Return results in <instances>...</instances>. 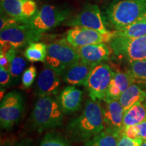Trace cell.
<instances>
[{"instance_id":"cell-1","label":"cell","mask_w":146,"mask_h":146,"mask_svg":"<svg viewBox=\"0 0 146 146\" xmlns=\"http://www.w3.org/2000/svg\"><path fill=\"white\" fill-rule=\"evenodd\" d=\"M104 130L102 104L100 100L89 99L83 112L67 125L66 132L72 140L78 142L89 141Z\"/></svg>"},{"instance_id":"cell-2","label":"cell","mask_w":146,"mask_h":146,"mask_svg":"<svg viewBox=\"0 0 146 146\" xmlns=\"http://www.w3.org/2000/svg\"><path fill=\"white\" fill-rule=\"evenodd\" d=\"M104 13L105 21L115 30H118L146 13V0H114Z\"/></svg>"},{"instance_id":"cell-3","label":"cell","mask_w":146,"mask_h":146,"mask_svg":"<svg viewBox=\"0 0 146 146\" xmlns=\"http://www.w3.org/2000/svg\"><path fill=\"white\" fill-rule=\"evenodd\" d=\"M63 111L54 96L39 97L35 104L31 116V123L35 130L41 133L62 125Z\"/></svg>"},{"instance_id":"cell-4","label":"cell","mask_w":146,"mask_h":146,"mask_svg":"<svg viewBox=\"0 0 146 146\" xmlns=\"http://www.w3.org/2000/svg\"><path fill=\"white\" fill-rule=\"evenodd\" d=\"M81 60L75 47L66 39H61L47 45V56L45 62L52 67L60 75L68 67Z\"/></svg>"},{"instance_id":"cell-5","label":"cell","mask_w":146,"mask_h":146,"mask_svg":"<svg viewBox=\"0 0 146 146\" xmlns=\"http://www.w3.org/2000/svg\"><path fill=\"white\" fill-rule=\"evenodd\" d=\"M70 11L51 5H44L35 14L25 21L33 29L40 33H44L56 28L70 18Z\"/></svg>"},{"instance_id":"cell-6","label":"cell","mask_w":146,"mask_h":146,"mask_svg":"<svg viewBox=\"0 0 146 146\" xmlns=\"http://www.w3.org/2000/svg\"><path fill=\"white\" fill-rule=\"evenodd\" d=\"M109 46L115 56L129 63L146 60V35L133 39L115 36Z\"/></svg>"},{"instance_id":"cell-7","label":"cell","mask_w":146,"mask_h":146,"mask_svg":"<svg viewBox=\"0 0 146 146\" xmlns=\"http://www.w3.org/2000/svg\"><path fill=\"white\" fill-rule=\"evenodd\" d=\"M114 73L111 67L104 62L95 66L85 84L91 99L100 101L105 99Z\"/></svg>"},{"instance_id":"cell-8","label":"cell","mask_w":146,"mask_h":146,"mask_svg":"<svg viewBox=\"0 0 146 146\" xmlns=\"http://www.w3.org/2000/svg\"><path fill=\"white\" fill-rule=\"evenodd\" d=\"M25 109L23 96L18 91L7 94L1 101L0 125L2 129H10L21 119Z\"/></svg>"},{"instance_id":"cell-9","label":"cell","mask_w":146,"mask_h":146,"mask_svg":"<svg viewBox=\"0 0 146 146\" xmlns=\"http://www.w3.org/2000/svg\"><path fill=\"white\" fill-rule=\"evenodd\" d=\"M42 35L28 24H18L1 31L0 43L8 44L18 49L38 41L41 38Z\"/></svg>"},{"instance_id":"cell-10","label":"cell","mask_w":146,"mask_h":146,"mask_svg":"<svg viewBox=\"0 0 146 146\" xmlns=\"http://www.w3.org/2000/svg\"><path fill=\"white\" fill-rule=\"evenodd\" d=\"M65 25L72 27H84L94 29L102 33L110 32L107 29L104 18L96 4H87L77 14L69 18Z\"/></svg>"},{"instance_id":"cell-11","label":"cell","mask_w":146,"mask_h":146,"mask_svg":"<svg viewBox=\"0 0 146 146\" xmlns=\"http://www.w3.org/2000/svg\"><path fill=\"white\" fill-rule=\"evenodd\" d=\"M114 36L115 31L102 33L94 29L73 27L67 31L66 39L69 44L76 48L87 45L109 43Z\"/></svg>"},{"instance_id":"cell-12","label":"cell","mask_w":146,"mask_h":146,"mask_svg":"<svg viewBox=\"0 0 146 146\" xmlns=\"http://www.w3.org/2000/svg\"><path fill=\"white\" fill-rule=\"evenodd\" d=\"M1 10L8 16L25 23L37 12L33 0H0Z\"/></svg>"},{"instance_id":"cell-13","label":"cell","mask_w":146,"mask_h":146,"mask_svg":"<svg viewBox=\"0 0 146 146\" xmlns=\"http://www.w3.org/2000/svg\"><path fill=\"white\" fill-rule=\"evenodd\" d=\"M60 77L61 75L57 71L45 63L36 81V96H54L57 94L60 85Z\"/></svg>"},{"instance_id":"cell-14","label":"cell","mask_w":146,"mask_h":146,"mask_svg":"<svg viewBox=\"0 0 146 146\" xmlns=\"http://www.w3.org/2000/svg\"><path fill=\"white\" fill-rule=\"evenodd\" d=\"M102 107L104 129L121 133L125 111L118 100L104 101V104H102Z\"/></svg>"},{"instance_id":"cell-15","label":"cell","mask_w":146,"mask_h":146,"mask_svg":"<svg viewBox=\"0 0 146 146\" xmlns=\"http://www.w3.org/2000/svg\"><path fill=\"white\" fill-rule=\"evenodd\" d=\"M76 49L81 61L94 66L108 60L112 52L110 47L106 43L87 45Z\"/></svg>"},{"instance_id":"cell-16","label":"cell","mask_w":146,"mask_h":146,"mask_svg":"<svg viewBox=\"0 0 146 146\" xmlns=\"http://www.w3.org/2000/svg\"><path fill=\"white\" fill-rule=\"evenodd\" d=\"M94 67L80 60L68 67L62 74L61 77L70 85H85Z\"/></svg>"},{"instance_id":"cell-17","label":"cell","mask_w":146,"mask_h":146,"mask_svg":"<svg viewBox=\"0 0 146 146\" xmlns=\"http://www.w3.org/2000/svg\"><path fill=\"white\" fill-rule=\"evenodd\" d=\"M83 93L74 85L66 87L60 92L58 100L64 113H72L81 107Z\"/></svg>"},{"instance_id":"cell-18","label":"cell","mask_w":146,"mask_h":146,"mask_svg":"<svg viewBox=\"0 0 146 146\" xmlns=\"http://www.w3.org/2000/svg\"><path fill=\"white\" fill-rule=\"evenodd\" d=\"M133 83V79L128 71L115 72L104 101L118 100L126 89Z\"/></svg>"},{"instance_id":"cell-19","label":"cell","mask_w":146,"mask_h":146,"mask_svg":"<svg viewBox=\"0 0 146 146\" xmlns=\"http://www.w3.org/2000/svg\"><path fill=\"white\" fill-rule=\"evenodd\" d=\"M145 98L146 89H143L139 85L133 83L120 96L118 101L126 111L138 102H143Z\"/></svg>"},{"instance_id":"cell-20","label":"cell","mask_w":146,"mask_h":146,"mask_svg":"<svg viewBox=\"0 0 146 146\" xmlns=\"http://www.w3.org/2000/svg\"><path fill=\"white\" fill-rule=\"evenodd\" d=\"M146 35V23L143 16L123 28L115 30V36L125 38H138Z\"/></svg>"},{"instance_id":"cell-21","label":"cell","mask_w":146,"mask_h":146,"mask_svg":"<svg viewBox=\"0 0 146 146\" xmlns=\"http://www.w3.org/2000/svg\"><path fill=\"white\" fill-rule=\"evenodd\" d=\"M146 120V108L139 102L126 110L123 116V127L137 125Z\"/></svg>"},{"instance_id":"cell-22","label":"cell","mask_w":146,"mask_h":146,"mask_svg":"<svg viewBox=\"0 0 146 146\" xmlns=\"http://www.w3.org/2000/svg\"><path fill=\"white\" fill-rule=\"evenodd\" d=\"M120 133L104 129L85 143L84 146H118Z\"/></svg>"},{"instance_id":"cell-23","label":"cell","mask_w":146,"mask_h":146,"mask_svg":"<svg viewBox=\"0 0 146 146\" xmlns=\"http://www.w3.org/2000/svg\"><path fill=\"white\" fill-rule=\"evenodd\" d=\"M27 58L18 53L12 60L10 66V72L11 76V85H16L22 79V76L27 66Z\"/></svg>"},{"instance_id":"cell-24","label":"cell","mask_w":146,"mask_h":146,"mask_svg":"<svg viewBox=\"0 0 146 146\" xmlns=\"http://www.w3.org/2000/svg\"><path fill=\"white\" fill-rule=\"evenodd\" d=\"M128 72L131 76L133 83L146 89V60L131 62Z\"/></svg>"},{"instance_id":"cell-25","label":"cell","mask_w":146,"mask_h":146,"mask_svg":"<svg viewBox=\"0 0 146 146\" xmlns=\"http://www.w3.org/2000/svg\"><path fill=\"white\" fill-rule=\"evenodd\" d=\"M24 56L32 62H45L47 56V45L42 42H33L28 45Z\"/></svg>"},{"instance_id":"cell-26","label":"cell","mask_w":146,"mask_h":146,"mask_svg":"<svg viewBox=\"0 0 146 146\" xmlns=\"http://www.w3.org/2000/svg\"><path fill=\"white\" fill-rule=\"evenodd\" d=\"M39 146H70L64 138L56 133H48L41 140Z\"/></svg>"},{"instance_id":"cell-27","label":"cell","mask_w":146,"mask_h":146,"mask_svg":"<svg viewBox=\"0 0 146 146\" xmlns=\"http://www.w3.org/2000/svg\"><path fill=\"white\" fill-rule=\"evenodd\" d=\"M36 76V68L34 66H31L26 69L22 76V84L25 88L30 87L34 83Z\"/></svg>"},{"instance_id":"cell-28","label":"cell","mask_w":146,"mask_h":146,"mask_svg":"<svg viewBox=\"0 0 146 146\" xmlns=\"http://www.w3.org/2000/svg\"><path fill=\"white\" fill-rule=\"evenodd\" d=\"M142 142V139H133L128 137L121 132L118 138V146H141Z\"/></svg>"},{"instance_id":"cell-29","label":"cell","mask_w":146,"mask_h":146,"mask_svg":"<svg viewBox=\"0 0 146 146\" xmlns=\"http://www.w3.org/2000/svg\"><path fill=\"white\" fill-rule=\"evenodd\" d=\"M22 23H23V22L19 21V20L16 19V18L10 17V16H1V19H0V31L8 28V27H12L14 25Z\"/></svg>"},{"instance_id":"cell-30","label":"cell","mask_w":146,"mask_h":146,"mask_svg":"<svg viewBox=\"0 0 146 146\" xmlns=\"http://www.w3.org/2000/svg\"><path fill=\"white\" fill-rule=\"evenodd\" d=\"M121 132L128 137L133 139H141L140 137L139 131L137 125L127 126V127H123Z\"/></svg>"},{"instance_id":"cell-31","label":"cell","mask_w":146,"mask_h":146,"mask_svg":"<svg viewBox=\"0 0 146 146\" xmlns=\"http://www.w3.org/2000/svg\"><path fill=\"white\" fill-rule=\"evenodd\" d=\"M0 85H1V89H4V87L11 85L10 72L2 67H0Z\"/></svg>"},{"instance_id":"cell-32","label":"cell","mask_w":146,"mask_h":146,"mask_svg":"<svg viewBox=\"0 0 146 146\" xmlns=\"http://www.w3.org/2000/svg\"><path fill=\"white\" fill-rule=\"evenodd\" d=\"M1 146H32L31 140L29 139H7L1 143Z\"/></svg>"},{"instance_id":"cell-33","label":"cell","mask_w":146,"mask_h":146,"mask_svg":"<svg viewBox=\"0 0 146 146\" xmlns=\"http://www.w3.org/2000/svg\"><path fill=\"white\" fill-rule=\"evenodd\" d=\"M10 66V62L8 58L7 57L6 54L3 52H0V67L9 70Z\"/></svg>"},{"instance_id":"cell-34","label":"cell","mask_w":146,"mask_h":146,"mask_svg":"<svg viewBox=\"0 0 146 146\" xmlns=\"http://www.w3.org/2000/svg\"><path fill=\"white\" fill-rule=\"evenodd\" d=\"M137 125L139 131L141 138L143 140H146V120Z\"/></svg>"},{"instance_id":"cell-35","label":"cell","mask_w":146,"mask_h":146,"mask_svg":"<svg viewBox=\"0 0 146 146\" xmlns=\"http://www.w3.org/2000/svg\"><path fill=\"white\" fill-rule=\"evenodd\" d=\"M141 146H146V140H143Z\"/></svg>"},{"instance_id":"cell-36","label":"cell","mask_w":146,"mask_h":146,"mask_svg":"<svg viewBox=\"0 0 146 146\" xmlns=\"http://www.w3.org/2000/svg\"><path fill=\"white\" fill-rule=\"evenodd\" d=\"M142 102H143V104L144 105V106H145V108H146V98H145V99H144V100Z\"/></svg>"},{"instance_id":"cell-37","label":"cell","mask_w":146,"mask_h":146,"mask_svg":"<svg viewBox=\"0 0 146 146\" xmlns=\"http://www.w3.org/2000/svg\"><path fill=\"white\" fill-rule=\"evenodd\" d=\"M143 18H144V20H145V23H146V13L143 15Z\"/></svg>"}]
</instances>
